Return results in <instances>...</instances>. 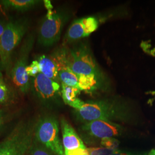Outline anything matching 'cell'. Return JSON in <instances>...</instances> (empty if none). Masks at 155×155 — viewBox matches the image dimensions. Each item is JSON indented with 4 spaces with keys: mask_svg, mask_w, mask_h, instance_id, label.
I'll list each match as a JSON object with an SVG mask.
<instances>
[{
    "mask_svg": "<svg viewBox=\"0 0 155 155\" xmlns=\"http://www.w3.org/2000/svg\"><path fill=\"white\" fill-rule=\"evenodd\" d=\"M78 81L79 89L81 91L92 93L99 88L102 77L97 75L79 76Z\"/></svg>",
    "mask_w": 155,
    "mask_h": 155,
    "instance_id": "obj_16",
    "label": "cell"
},
{
    "mask_svg": "<svg viewBox=\"0 0 155 155\" xmlns=\"http://www.w3.org/2000/svg\"><path fill=\"white\" fill-rule=\"evenodd\" d=\"M81 90L76 87L67 86L61 83V97L64 102L75 109L78 110L81 109L84 102L78 98V95L81 93Z\"/></svg>",
    "mask_w": 155,
    "mask_h": 155,
    "instance_id": "obj_14",
    "label": "cell"
},
{
    "mask_svg": "<svg viewBox=\"0 0 155 155\" xmlns=\"http://www.w3.org/2000/svg\"><path fill=\"white\" fill-rule=\"evenodd\" d=\"M61 127L62 144L64 151L87 148L74 129L64 118L61 121Z\"/></svg>",
    "mask_w": 155,
    "mask_h": 155,
    "instance_id": "obj_12",
    "label": "cell"
},
{
    "mask_svg": "<svg viewBox=\"0 0 155 155\" xmlns=\"http://www.w3.org/2000/svg\"><path fill=\"white\" fill-rule=\"evenodd\" d=\"M28 27V20L24 18L6 23L1 40L0 61L6 71L11 68L12 52L27 32Z\"/></svg>",
    "mask_w": 155,
    "mask_h": 155,
    "instance_id": "obj_2",
    "label": "cell"
},
{
    "mask_svg": "<svg viewBox=\"0 0 155 155\" xmlns=\"http://www.w3.org/2000/svg\"><path fill=\"white\" fill-rule=\"evenodd\" d=\"M26 72L29 78L36 77L39 73H40L39 63L37 60L33 61L29 65H28L26 68Z\"/></svg>",
    "mask_w": 155,
    "mask_h": 155,
    "instance_id": "obj_21",
    "label": "cell"
},
{
    "mask_svg": "<svg viewBox=\"0 0 155 155\" xmlns=\"http://www.w3.org/2000/svg\"><path fill=\"white\" fill-rule=\"evenodd\" d=\"M0 2L7 9L24 12L33 8L40 1L36 0H4Z\"/></svg>",
    "mask_w": 155,
    "mask_h": 155,
    "instance_id": "obj_15",
    "label": "cell"
},
{
    "mask_svg": "<svg viewBox=\"0 0 155 155\" xmlns=\"http://www.w3.org/2000/svg\"><path fill=\"white\" fill-rule=\"evenodd\" d=\"M37 61L39 63L41 74L54 81L60 82L58 75V67L54 56H40Z\"/></svg>",
    "mask_w": 155,
    "mask_h": 155,
    "instance_id": "obj_13",
    "label": "cell"
},
{
    "mask_svg": "<svg viewBox=\"0 0 155 155\" xmlns=\"http://www.w3.org/2000/svg\"><path fill=\"white\" fill-rule=\"evenodd\" d=\"M113 155H134V154H132V153H127V152H123L122 151H121V152H119L118 153L116 154H114Z\"/></svg>",
    "mask_w": 155,
    "mask_h": 155,
    "instance_id": "obj_25",
    "label": "cell"
},
{
    "mask_svg": "<svg viewBox=\"0 0 155 155\" xmlns=\"http://www.w3.org/2000/svg\"><path fill=\"white\" fill-rule=\"evenodd\" d=\"M34 127L32 122L18 124L0 143V155H25L33 140Z\"/></svg>",
    "mask_w": 155,
    "mask_h": 155,
    "instance_id": "obj_3",
    "label": "cell"
},
{
    "mask_svg": "<svg viewBox=\"0 0 155 155\" xmlns=\"http://www.w3.org/2000/svg\"><path fill=\"white\" fill-rule=\"evenodd\" d=\"M6 23L0 20V47H1V40L5 28Z\"/></svg>",
    "mask_w": 155,
    "mask_h": 155,
    "instance_id": "obj_24",
    "label": "cell"
},
{
    "mask_svg": "<svg viewBox=\"0 0 155 155\" xmlns=\"http://www.w3.org/2000/svg\"><path fill=\"white\" fill-rule=\"evenodd\" d=\"M69 66L78 77L97 75L102 77L99 68L87 45L80 44L68 53Z\"/></svg>",
    "mask_w": 155,
    "mask_h": 155,
    "instance_id": "obj_6",
    "label": "cell"
},
{
    "mask_svg": "<svg viewBox=\"0 0 155 155\" xmlns=\"http://www.w3.org/2000/svg\"><path fill=\"white\" fill-rule=\"evenodd\" d=\"M25 155H52L51 152L40 144L33 137L32 142Z\"/></svg>",
    "mask_w": 155,
    "mask_h": 155,
    "instance_id": "obj_17",
    "label": "cell"
},
{
    "mask_svg": "<svg viewBox=\"0 0 155 155\" xmlns=\"http://www.w3.org/2000/svg\"><path fill=\"white\" fill-rule=\"evenodd\" d=\"M5 83V82H4V79H3L2 75H1V74L0 73V86L3 85V84H4Z\"/></svg>",
    "mask_w": 155,
    "mask_h": 155,
    "instance_id": "obj_26",
    "label": "cell"
},
{
    "mask_svg": "<svg viewBox=\"0 0 155 155\" xmlns=\"http://www.w3.org/2000/svg\"><path fill=\"white\" fill-rule=\"evenodd\" d=\"M149 155H155V150H150V152L149 153Z\"/></svg>",
    "mask_w": 155,
    "mask_h": 155,
    "instance_id": "obj_27",
    "label": "cell"
},
{
    "mask_svg": "<svg viewBox=\"0 0 155 155\" xmlns=\"http://www.w3.org/2000/svg\"><path fill=\"white\" fill-rule=\"evenodd\" d=\"M101 144L103 147L111 150H118L120 141L114 137H108L101 139Z\"/></svg>",
    "mask_w": 155,
    "mask_h": 155,
    "instance_id": "obj_20",
    "label": "cell"
},
{
    "mask_svg": "<svg viewBox=\"0 0 155 155\" xmlns=\"http://www.w3.org/2000/svg\"><path fill=\"white\" fill-rule=\"evenodd\" d=\"M69 15L64 11H48L40 25L38 41L46 47L51 46L59 41Z\"/></svg>",
    "mask_w": 155,
    "mask_h": 155,
    "instance_id": "obj_5",
    "label": "cell"
},
{
    "mask_svg": "<svg viewBox=\"0 0 155 155\" xmlns=\"http://www.w3.org/2000/svg\"><path fill=\"white\" fill-rule=\"evenodd\" d=\"M33 38L31 36L26 39L21 47L18 58L11 71L12 81L21 93H26L31 87L29 77L26 72L29 55L32 48Z\"/></svg>",
    "mask_w": 155,
    "mask_h": 155,
    "instance_id": "obj_7",
    "label": "cell"
},
{
    "mask_svg": "<svg viewBox=\"0 0 155 155\" xmlns=\"http://www.w3.org/2000/svg\"><path fill=\"white\" fill-rule=\"evenodd\" d=\"M59 133V123L54 117L47 116L41 117L35 124V139L53 154L65 155Z\"/></svg>",
    "mask_w": 155,
    "mask_h": 155,
    "instance_id": "obj_4",
    "label": "cell"
},
{
    "mask_svg": "<svg viewBox=\"0 0 155 155\" xmlns=\"http://www.w3.org/2000/svg\"><path fill=\"white\" fill-rule=\"evenodd\" d=\"M90 155H113L121 152L122 150H111L105 147H96L87 148Z\"/></svg>",
    "mask_w": 155,
    "mask_h": 155,
    "instance_id": "obj_19",
    "label": "cell"
},
{
    "mask_svg": "<svg viewBox=\"0 0 155 155\" xmlns=\"http://www.w3.org/2000/svg\"><path fill=\"white\" fill-rule=\"evenodd\" d=\"M6 113L3 109H0V130L4 127L6 120Z\"/></svg>",
    "mask_w": 155,
    "mask_h": 155,
    "instance_id": "obj_23",
    "label": "cell"
},
{
    "mask_svg": "<svg viewBox=\"0 0 155 155\" xmlns=\"http://www.w3.org/2000/svg\"><path fill=\"white\" fill-rule=\"evenodd\" d=\"M13 98L12 91L5 83L0 86V106L9 104Z\"/></svg>",
    "mask_w": 155,
    "mask_h": 155,
    "instance_id": "obj_18",
    "label": "cell"
},
{
    "mask_svg": "<svg viewBox=\"0 0 155 155\" xmlns=\"http://www.w3.org/2000/svg\"><path fill=\"white\" fill-rule=\"evenodd\" d=\"M82 128L85 133L97 139L114 137L122 132V127L118 124L101 120L84 123Z\"/></svg>",
    "mask_w": 155,
    "mask_h": 155,
    "instance_id": "obj_9",
    "label": "cell"
},
{
    "mask_svg": "<svg viewBox=\"0 0 155 155\" xmlns=\"http://www.w3.org/2000/svg\"><path fill=\"white\" fill-rule=\"evenodd\" d=\"M32 88L34 94L44 102L55 100L61 95V85L41 72L33 78Z\"/></svg>",
    "mask_w": 155,
    "mask_h": 155,
    "instance_id": "obj_8",
    "label": "cell"
},
{
    "mask_svg": "<svg viewBox=\"0 0 155 155\" xmlns=\"http://www.w3.org/2000/svg\"><path fill=\"white\" fill-rule=\"evenodd\" d=\"M52 55L54 56L58 67V75L60 82L67 86L79 89V77L70 67L68 53L63 48L56 52Z\"/></svg>",
    "mask_w": 155,
    "mask_h": 155,
    "instance_id": "obj_11",
    "label": "cell"
},
{
    "mask_svg": "<svg viewBox=\"0 0 155 155\" xmlns=\"http://www.w3.org/2000/svg\"><path fill=\"white\" fill-rule=\"evenodd\" d=\"M65 155H90L87 148L64 151Z\"/></svg>",
    "mask_w": 155,
    "mask_h": 155,
    "instance_id": "obj_22",
    "label": "cell"
},
{
    "mask_svg": "<svg viewBox=\"0 0 155 155\" xmlns=\"http://www.w3.org/2000/svg\"><path fill=\"white\" fill-rule=\"evenodd\" d=\"M75 113L78 119L84 124L98 120L126 121L130 119V114L127 104L116 98L84 102L83 106Z\"/></svg>",
    "mask_w": 155,
    "mask_h": 155,
    "instance_id": "obj_1",
    "label": "cell"
},
{
    "mask_svg": "<svg viewBox=\"0 0 155 155\" xmlns=\"http://www.w3.org/2000/svg\"><path fill=\"white\" fill-rule=\"evenodd\" d=\"M98 21L93 16L86 17L75 20L68 28L65 39L68 42H72L87 37L98 27Z\"/></svg>",
    "mask_w": 155,
    "mask_h": 155,
    "instance_id": "obj_10",
    "label": "cell"
}]
</instances>
